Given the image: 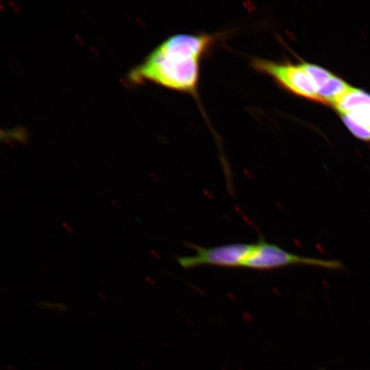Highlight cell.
Wrapping results in <instances>:
<instances>
[{
	"label": "cell",
	"mask_w": 370,
	"mask_h": 370,
	"mask_svg": "<svg viewBox=\"0 0 370 370\" xmlns=\"http://www.w3.org/2000/svg\"><path fill=\"white\" fill-rule=\"evenodd\" d=\"M216 38L206 33L172 35L158 45L130 73L133 82H152L196 97L204 56Z\"/></svg>",
	"instance_id": "cell-1"
},
{
	"label": "cell",
	"mask_w": 370,
	"mask_h": 370,
	"mask_svg": "<svg viewBox=\"0 0 370 370\" xmlns=\"http://www.w3.org/2000/svg\"><path fill=\"white\" fill-rule=\"evenodd\" d=\"M306 265L330 270H342L343 264L336 260H326L301 256L287 251L280 246L260 237L253 243L252 249L243 267L258 270H271L288 266Z\"/></svg>",
	"instance_id": "cell-2"
},
{
	"label": "cell",
	"mask_w": 370,
	"mask_h": 370,
	"mask_svg": "<svg viewBox=\"0 0 370 370\" xmlns=\"http://www.w3.org/2000/svg\"><path fill=\"white\" fill-rule=\"evenodd\" d=\"M251 66L256 71L267 75L286 90L297 96L319 102L316 89L300 64L275 62L253 58Z\"/></svg>",
	"instance_id": "cell-3"
},
{
	"label": "cell",
	"mask_w": 370,
	"mask_h": 370,
	"mask_svg": "<svg viewBox=\"0 0 370 370\" xmlns=\"http://www.w3.org/2000/svg\"><path fill=\"white\" fill-rule=\"evenodd\" d=\"M187 244L195 250V254L177 258V263L187 269L204 265L243 267L253 247V243H241L212 247H203L189 243Z\"/></svg>",
	"instance_id": "cell-4"
},
{
	"label": "cell",
	"mask_w": 370,
	"mask_h": 370,
	"mask_svg": "<svg viewBox=\"0 0 370 370\" xmlns=\"http://www.w3.org/2000/svg\"><path fill=\"white\" fill-rule=\"evenodd\" d=\"M352 86L341 77L333 75L317 94L319 103L334 106Z\"/></svg>",
	"instance_id": "cell-5"
},
{
	"label": "cell",
	"mask_w": 370,
	"mask_h": 370,
	"mask_svg": "<svg viewBox=\"0 0 370 370\" xmlns=\"http://www.w3.org/2000/svg\"><path fill=\"white\" fill-rule=\"evenodd\" d=\"M299 64L310 77L316 91L322 87L334 75L330 71L319 65L306 62H301Z\"/></svg>",
	"instance_id": "cell-6"
},
{
	"label": "cell",
	"mask_w": 370,
	"mask_h": 370,
	"mask_svg": "<svg viewBox=\"0 0 370 370\" xmlns=\"http://www.w3.org/2000/svg\"><path fill=\"white\" fill-rule=\"evenodd\" d=\"M341 114L347 116L354 122L370 132V106L339 115Z\"/></svg>",
	"instance_id": "cell-7"
}]
</instances>
